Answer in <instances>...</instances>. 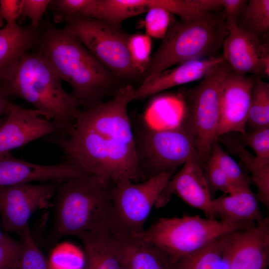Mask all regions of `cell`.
Masks as SVG:
<instances>
[{"instance_id": "30bf717a", "label": "cell", "mask_w": 269, "mask_h": 269, "mask_svg": "<svg viewBox=\"0 0 269 269\" xmlns=\"http://www.w3.org/2000/svg\"><path fill=\"white\" fill-rule=\"evenodd\" d=\"M70 32L116 77L125 81H135L141 75L134 67L128 48L130 34L121 24L82 16L62 20Z\"/></svg>"}, {"instance_id": "7402d4cb", "label": "cell", "mask_w": 269, "mask_h": 269, "mask_svg": "<svg viewBox=\"0 0 269 269\" xmlns=\"http://www.w3.org/2000/svg\"><path fill=\"white\" fill-rule=\"evenodd\" d=\"M119 241L123 269H174L175 263L156 246L135 238Z\"/></svg>"}, {"instance_id": "d4e9b609", "label": "cell", "mask_w": 269, "mask_h": 269, "mask_svg": "<svg viewBox=\"0 0 269 269\" xmlns=\"http://www.w3.org/2000/svg\"><path fill=\"white\" fill-rule=\"evenodd\" d=\"M269 127V84L255 76L246 130Z\"/></svg>"}, {"instance_id": "8d00e7d4", "label": "cell", "mask_w": 269, "mask_h": 269, "mask_svg": "<svg viewBox=\"0 0 269 269\" xmlns=\"http://www.w3.org/2000/svg\"><path fill=\"white\" fill-rule=\"evenodd\" d=\"M247 2L245 0H222L227 27L238 24V18Z\"/></svg>"}, {"instance_id": "7c38bea8", "label": "cell", "mask_w": 269, "mask_h": 269, "mask_svg": "<svg viewBox=\"0 0 269 269\" xmlns=\"http://www.w3.org/2000/svg\"><path fill=\"white\" fill-rule=\"evenodd\" d=\"M227 28L228 33L222 45V56L232 70L240 75L252 73L256 77H269L268 44L238 24Z\"/></svg>"}, {"instance_id": "8fae6325", "label": "cell", "mask_w": 269, "mask_h": 269, "mask_svg": "<svg viewBox=\"0 0 269 269\" xmlns=\"http://www.w3.org/2000/svg\"><path fill=\"white\" fill-rule=\"evenodd\" d=\"M58 184L44 182L0 187V217L3 229L20 236L29 228V220L34 212L51 206Z\"/></svg>"}, {"instance_id": "5bb4252c", "label": "cell", "mask_w": 269, "mask_h": 269, "mask_svg": "<svg viewBox=\"0 0 269 269\" xmlns=\"http://www.w3.org/2000/svg\"><path fill=\"white\" fill-rule=\"evenodd\" d=\"M6 114L0 125V155L45 136L58 134L56 124L35 109L11 102Z\"/></svg>"}, {"instance_id": "9c48e42d", "label": "cell", "mask_w": 269, "mask_h": 269, "mask_svg": "<svg viewBox=\"0 0 269 269\" xmlns=\"http://www.w3.org/2000/svg\"><path fill=\"white\" fill-rule=\"evenodd\" d=\"M131 123L142 181L161 173L175 172L190 157H198L191 137L180 125L157 129L143 121Z\"/></svg>"}, {"instance_id": "d6a6232c", "label": "cell", "mask_w": 269, "mask_h": 269, "mask_svg": "<svg viewBox=\"0 0 269 269\" xmlns=\"http://www.w3.org/2000/svg\"><path fill=\"white\" fill-rule=\"evenodd\" d=\"M203 171L211 194L220 191L228 195L242 188L234 186L223 170L210 158L205 163Z\"/></svg>"}, {"instance_id": "9a60e30c", "label": "cell", "mask_w": 269, "mask_h": 269, "mask_svg": "<svg viewBox=\"0 0 269 269\" xmlns=\"http://www.w3.org/2000/svg\"><path fill=\"white\" fill-rule=\"evenodd\" d=\"M255 76L240 75L232 69L221 86L217 138L231 133L246 132Z\"/></svg>"}, {"instance_id": "4316f807", "label": "cell", "mask_w": 269, "mask_h": 269, "mask_svg": "<svg viewBox=\"0 0 269 269\" xmlns=\"http://www.w3.org/2000/svg\"><path fill=\"white\" fill-rule=\"evenodd\" d=\"M209 158L223 170L236 187L250 186L253 183L251 177L246 174L238 163L226 152L218 139L213 144Z\"/></svg>"}, {"instance_id": "cb8c5ba5", "label": "cell", "mask_w": 269, "mask_h": 269, "mask_svg": "<svg viewBox=\"0 0 269 269\" xmlns=\"http://www.w3.org/2000/svg\"><path fill=\"white\" fill-rule=\"evenodd\" d=\"M218 138L227 149L237 156L244 164L251 174V179L258 191L257 194L260 203L268 209L269 208V163L260 160L251 154L235 137L227 136Z\"/></svg>"}, {"instance_id": "ba28073f", "label": "cell", "mask_w": 269, "mask_h": 269, "mask_svg": "<svg viewBox=\"0 0 269 269\" xmlns=\"http://www.w3.org/2000/svg\"><path fill=\"white\" fill-rule=\"evenodd\" d=\"M174 173H161L138 182L123 179L112 183L108 226L117 239L135 238L144 232L152 207Z\"/></svg>"}, {"instance_id": "83f0119b", "label": "cell", "mask_w": 269, "mask_h": 269, "mask_svg": "<svg viewBox=\"0 0 269 269\" xmlns=\"http://www.w3.org/2000/svg\"><path fill=\"white\" fill-rule=\"evenodd\" d=\"M96 0H51V8L55 23L68 17H91Z\"/></svg>"}, {"instance_id": "44dd1931", "label": "cell", "mask_w": 269, "mask_h": 269, "mask_svg": "<svg viewBox=\"0 0 269 269\" xmlns=\"http://www.w3.org/2000/svg\"><path fill=\"white\" fill-rule=\"evenodd\" d=\"M84 249L83 269H123L119 241L108 227L77 237Z\"/></svg>"}, {"instance_id": "2e32d148", "label": "cell", "mask_w": 269, "mask_h": 269, "mask_svg": "<svg viewBox=\"0 0 269 269\" xmlns=\"http://www.w3.org/2000/svg\"><path fill=\"white\" fill-rule=\"evenodd\" d=\"M85 173L67 160L53 165H41L17 158L10 152L0 155V187L35 181L60 184Z\"/></svg>"}, {"instance_id": "3957f363", "label": "cell", "mask_w": 269, "mask_h": 269, "mask_svg": "<svg viewBox=\"0 0 269 269\" xmlns=\"http://www.w3.org/2000/svg\"><path fill=\"white\" fill-rule=\"evenodd\" d=\"M112 183L85 173L58 185L52 200L53 222L47 240L77 238L108 226Z\"/></svg>"}, {"instance_id": "836d02e7", "label": "cell", "mask_w": 269, "mask_h": 269, "mask_svg": "<svg viewBox=\"0 0 269 269\" xmlns=\"http://www.w3.org/2000/svg\"><path fill=\"white\" fill-rule=\"evenodd\" d=\"M21 249L20 241L5 233L0 242V269H18Z\"/></svg>"}, {"instance_id": "ac0fdd59", "label": "cell", "mask_w": 269, "mask_h": 269, "mask_svg": "<svg viewBox=\"0 0 269 269\" xmlns=\"http://www.w3.org/2000/svg\"><path fill=\"white\" fill-rule=\"evenodd\" d=\"M224 60L222 55L194 60L166 70L151 81L134 89L132 101L142 100L169 88L203 78Z\"/></svg>"}, {"instance_id": "4dcf8cb0", "label": "cell", "mask_w": 269, "mask_h": 269, "mask_svg": "<svg viewBox=\"0 0 269 269\" xmlns=\"http://www.w3.org/2000/svg\"><path fill=\"white\" fill-rule=\"evenodd\" d=\"M171 21V13L169 11L160 7H153L146 12L144 18L146 34L151 38L162 39Z\"/></svg>"}, {"instance_id": "5b68a950", "label": "cell", "mask_w": 269, "mask_h": 269, "mask_svg": "<svg viewBox=\"0 0 269 269\" xmlns=\"http://www.w3.org/2000/svg\"><path fill=\"white\" fill-rule=\"evenodd\" d=\"M228 33L221 10L193 21L171 20L162 42L150 56L141 84L151 81L175 64L219 56Z\"/></svg>"}, {"instance_id": "ab89813d", "label": "cell", "mask_w": 269, "mask_h": 269, "mask_svg": "<svg viewBox=\"0 0 269 269\" xmlns=\"http://www.w3.org/2000/svg\"><path fill=\"white\" fill-rule=\"evenodd\" d=\"M2 24H3V22L1 21L0 20V27L2 25Z\"/></svg>"}, {"instance_id": "8992f818", "label": "cell", "mask_w": 269, "mask_h": 269, "mask_svg": "<svg viewBox=\"0 0 269 269\" xmlns=\"http://www.w3.org/2000/svg\"><path fill=\"white\" fill-rule=\"evenodd\" d=\"M231 70L224 60L210 71L200 83L181 95L184 113L178 124L189 133L204 166L217 139L222 83Z\"/></svg>"}, {"instance_id": "603a6c76", "label": "cell", "mask_w": 269, "mask_h": 269, "mask_svg": "<svg viewBox=\"0 0 269 269\" xmlns=\"http://www.w3.org/2000/svg\"><path fill=\"white\" fill-rule=\"evenodd\" d=\"M236 232L223 235L179 259L174 264V269H228L229 254Z\"/></svg>"}, {"instance_id": "f546056e", "label": "cell", "mask_w": 269, "mask_h": 269, "mask_svg": "<svg viewBox=\"0 0 269 269\" xmlns=\"http://www.w3.org/2000/svg\"><path fill=\"white\" fill-rule=\"evenodd\" d=\"M151 47V37L146 33L130 34L128 48L131 60L142 77L150 58Z\"/></svg>"}, {"instance_id": "d590c367", "label": "cell", "mask_w": 269, "mask_h": 269, "mask_svg": "<svg viewBox=\"0 0 269 269\" xmlns=\"http://www.w3.org/2000/svg\"><path fill=\"white\" fill-rule=\"evenodd\" d=\"M22 0H0V20H5L6 25L14 27L21 15Z\"/></svg>"}, {"instance_id": "484cf974", "label": "cell", "mask_w": 269, "mask_h": 269, "mask_svg": "<svg viewBox=\"0 0 269 269\" xmlns=\"http://www.w3.org/2000/svg\"><path fill=\"white\" fill-rule=\"evenodd\" d=\"M240 15L250 31L260 39L269 30V0H250L247 2Z\"/></svg>"}, {"instance_id": "d6986e66", "label": "cell", "mask_w": 269, "mask_h": 269, "mask_svg": "<svg viewBox=\"0 0 269 269\" xmlns=\"http://www.w3.org/2000/svg\"><path fill=\"white\" fill-rule=\"evenodd\" d=\"M40 31V27L30 25H5L0 29V87L8 83L22 57L35 46Z\"/></svg>"}, {"instance_id": "f1b7e54d", "label": "cell", "mask_w": 269, "mask_h": 269, "mask_svg": "<svg viewBox=\"0 0 269 269\" xmlns=\"http://www.w3.org/2000/svg\"><path fill=\"white\" fill-rule=\"evenodd\" d=\"M19 237L22 249L18 269H51L33 238L30 228Z\"/></svg>"}, {"instance_id": "ffe728a7", "label": "cell", "mask_w": 269, "mask_h": 269, "mask_svg": "<svg viewBox=\"0 0 269 269\" xmlns=\"http://www.w3.org/2000/svg\"><path fill=\"white\" fill-rule=\"evenodd\" d=\"M257 194L250 186L238 189L227 195L213 199L211 208L216 217L231 224L253 226L262 222L263 217Z\"/></svg>"}, {"instance_id": "e0dca14e", "label": "cell", "mask_w": 269, "mask_h": 269, "mask_svg": "<svg viewBox=\"0 0 269 269\" xmlns=\"http://www.w3.org/2000/svg\"><path fill=\"white\" fill-rule=\"evenodd\" d=\"M269 261V218L237 231L228 256V269H267Z\"/></svg>"}, {"instance_id": "6da1fadb", "label": "cell", "mask_w": 269, "mask_h": 269, "mask_svg": "<svg viewBox=\"0 0 269 269\" xmlns=\"http://www.w3.org/2000/svg\"><path fill=\"white\" fill-rule=\"evenodd\" d=\"M134 90L127 84L107 102L79 109L70 133L49 141L62 150L65 160L107 182L142 181L128 110Z\"/></svg>"}, {"instance_id": "52a82bcc", "label": "cell", "mask_w": 269, "mask_h": 269, "mask_svg": "<svg viewBox=\"0 0 269 269\" xmlns=\"http://www.w3.org/2000/svg\"><path fill=\"white\" fill-rule=\"evenodd\" d=\"M251 227L198 215L161 217L135 239L156 246L175 263L223 235Z\"/></svg>"}, {"instance_id": "e575fe53", "label": "cell", "mask_w": 269, "mask_h": 269, "mask_svg": "<svg viewBox=\"0 0 269 269\" xmlns=\"http://www.w3.org/2000/svg\"><path fill=\"white\" fill-rule=\"evenodd\" d=\"M50 2L51 0H22L21 15L29 18L31 27L38 29Z\"/></svg>"}, {"instance_id": "74e56055", "label": "cell", "mask_w": 269, "mask_h": 269, "mask_svg": "<svg viewBox=\"0 0 269 269\" xmlns=\"http://www.w3.org/2000/svg\"><path fill=\"white\" fill-rule=\"evenodd\" d=\"M8 96L3 89L0 87V125L1 124V117L3 114H6L11 103Z\"/></svg>"}, {"instance_id": "f35d334b", "label": "cell", "mask_w": 269, "mask_h": 269, "mask_svg": "<svg viewBox=\"0 0 269 269\" xmlns=\"http://www.w3.org/2000/svg\"><path fill=\"white\" fill-rule=\"evenodd\" d=\"M4 233H2L0 230V242L2 240V239L3 238V237L4 236Z\"/></svg>"}, {"instance_id": "277c9868", "label": "cell", "mask_w": 269, "mask_h": 269, "mask_svg": "<svg viewBox=\"0 0 269 269\" xmlns=\"http://www.w3.org/2000/svg\"><path fill=\"white\" fill-rule=\"evenodd\" d=\"M61 79L45 57L37 51L21 59L9 81L3 88L8 97H19L31 104L58 130L55 137L71 131L80 107L63 87Z\"/></svg>"}, {"instance_id": "7a4b0ae2", "label": "cell", "mask_w": 269, "mask_h": 269, "mask_svg": "<svg viewBox=\"0 0 269 269\" xmlns=\"http://www.w3.org/2000/svg\"><path fill=\"white\" fill-rule=\"evenodd\" d=\"M35 46L61 80L69 84L83 109L104 102L127 85L64 28L49 24L41 28Z\"/></svg>"}, {"instance_id": "1f68e13d", "label": "cell", "mask_w": 269, "mask_h": 269, "mask_svg": "<svg viewBox=\"0 0 269 269\" xmlns=\"http://www.w3.org/2000/svg\"><path fill=\"white\" fill-rule=\"evenodd\" d=\"M241 143L250 147L260 160L269 163V127L240 134Z\"/></svg>"}, {"instance_id": "4fadbf2b", "label": "cell", "mask_w": 269, "mask_h": 269, "mask_svg": "<svg viewBox=\"0 0 269 269\" xmlns=\"http://www.w3.org/2000/svg\"><path fill=\"white\" fill-rule=\"evenodd\" d=\"M203 167L197 156L190 157L168 181L154 206L163 207L174 194L190 206L203 212L206 218L215 219L211 208L212 194Z\"/></svg>"}]
</instances>
